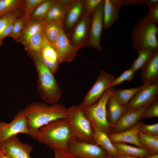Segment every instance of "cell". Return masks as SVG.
Returning <instances> with one entry per match:
<instances>
[{
  "mask_svg": "<svg viewBox=\"0 0 158 158\" xmlns=\"http://www.w3.org/2000/svg\"><path fill=\"white\" fill-rule=\"evenodd\" d=\"M29 135L54 151H67L70 142L74 138L67 118L53 121Z\"/></svg>",
  "mask_w": 158,
  "mask_h": 158,
  "instance_id": "6da1fadb",
  "label": "cell"
},
{
  "mask_svg": "<svg viewBox=\"0 0 158 158\" xmlns=\"http://www.w3.org/2000/svg\"><path fill=\"white\" fill-rule=\"evenodd\" d=\"M24 110L27 118L29 135L53 121L67 118V108L61 104L48 105L36 102L27 105Z\"/></svg>",
  "mask_w": 158,
  "mask_h": 158,
  "instance_id": "7a4b0ae2",
  "label": "cell"
},
{
  "mask_svg": "<svg viewBox=\"0 0 158 158\" xmlns=\"http://www.w3.org/2000/svg\"><path fill=\"white\" fill-rule=\"evenodd\" d=\"M35 66L37 75V89L42 100L49 104L57 103L61 90L54 74L45 65L38 54H28Z\"/></svg>",
  "mask_w": 158,
  "mask_h": 158,
  "instance_id": "3957f363",
  "label": "cell"
},
{
  "mask_svg": "<svg viewBox=\"0 0 158 158\" xmlns=\"http://www.w3.org/2000/svg\"><path fill=\"white\" fill-rule=\"evenodd\" d=\"M158 27L146 14L134 27L131 35L132 45L137 52L145 49H158Z\"/></svg>",
  "mask_w": 158,
  "mask_h": 158,
  "instance_id": "277c9868",
  "label": "cell"
},
{
  "mask_svg": "<svg viewBox=\"0 0 158 158\" xmlns=\"http://www.w3.org/2000/svg\"><path fill=\"white\" fill-rule=\"evenodd\" d=\"M111 94L109 88L96 103L89 106L81 107L91 125L107 134L111 133V126L108 120L106 110L107 102Z\"/></svg>",
  "mask_w": 158,
  "mask_h": 158,
  "instance_id": "5b68a950",
  "label": "cell"
},
{
  "mask_svg": "<svg viewBox=\"0 0 158 158\" xmlns=\"http://www.w3.org/2000/svg\"><path fill=\"white\" fill-rule=\"evenodd\" d=\"M67 118L71 126L74 138L94 143L92 125L79 105L67 108Z\"/></svg>",
  "mask_w": 158,
  "mask_h": 158,
  "instance_id": "8992f818",
  "label": "cell"
},
{
  "mask_svg": "<svg viewBox=\"0 0 158 158\" xmlns=\"http://www.w3.org/2000/svg\"><path fill=\"white\" fill-rule=\"evenodd\" d=\"M67 152L78 158H109V156L95 143L74 138L70 142Z\"/></svg>",
  "mask_w": 158,
  "mask_h": 158,
  "instance_id": "52a82bcc",
  "label": "cell"
},
{
  "mask_svg": "<svg viewBox=\"0 0 158 158\" xmlns=\"http://www.w3.org/2000/svg\"><path fill=\"white\" fill-rule=\"evenodd\" d=\"M114 76L104 71H101L94 85L79 105L81 108L90 106L97 102L104 93L110 87Z\"/></svg>",
  "mask_w": 158,
  "mask_h": 158,
  "instance_id": "ba28073f",
  "label": "cell"
},
{
  "mask_svg": "<svg viewBox=\"0 0 158 158\" xmlns=\"http://www.w3.org/2000/svg\"><path fill=\"white\" fill-rule=\"evenodd\" d=\"M20 133L29 134L24 109L18 111L10 122H0V145L8 139Z\"/></svg>",
  "mask_w": 158,
  "mask_h": 158,
  "instance_id": "9c48e42d",
  "label": "cell"
},
{
  "mask_svg": "<svg viewBox=\"0 0 158 158\" xmlns=\"http://www.w3.org/2000/svg\"><path fill=\"white\" fill-rule=\"evenodd\" d=\"M158 99V81L143 84V87L125 106L126 111L136 109L150 104Z\"/></svg>",
  "mask_w": 158,
  "mask_h": 158,
  "instance_id": "30bf717a",
  "label": "cell"
},
{
  "mask_svg": "<svg viewBox=\"0 0 158 158\" xmlns=\"http://www.w3.org/2000/svg\"><path fill=\"white\" fill-rule=\"evenodd\" d=\"M104 0L95 9L91 14L89 37L86 46L101 51V35L103 26V11Z\"/></svg>",
  "mask_w": 158,
  "mask_h": 158,
  "instance_id": "8fae6325",
  "label": "cell"
},
{
  "mask_svg": "<svg viewBox=\"0 0 158 158\" xmlns=\"http://www.w3.org/2000/svg\"><path fill=\"white\" fill-rule=\"evenodd\" d=\"M91 15L86 11L81 18L67 33L72 44L80 49L86 46L89 35Z\"/></svg>",
  "mask_w": 158,
  "mask_h": 158,
  "instance_id": "7c38bea8",
  "label": "cell"
},
{
  "mask_svg": "<svg viewBox=\"0 0 158 158\" xmlns=\"http://www.w3.org/2000/svg\"><path fill=\"white\" fill-rule=\"evenodd\" d=\"M32 146L22 142L17 135L7 140L0 145V151L11 158H31Z\"/></svg>",
  "mask_w": 158,
  "mask_h": 158,
  "instance_id": "4fadbf2b",
  "label": "cell"
},
{
  "mask_svg": "<svg viewBox=\"0 0 158 158\" xmlns=\"http://www.w3.org/2000/svg\"><path fill=\"white\" fill-rule=\"evenodd\" d=\"M53 45L57 54L60 63L71 62L80 49L72 44L63 27Z\"/></svg>",
  "mask_w": 158,
  "mask_h": 158,
  "instance_id": "5bb4252c",
  "label": "cell"
},
{
  "mask_svg": "<svg viewBox=\"0 0 158 158\" xmlns=\"http://www.w3.org/2000/svg\"><path fill=\"white\" fill-rule=\"evenodd\" d=\"M150 104L126 112L114 124L111 126V133L122 132L133 127L140 121L142 114Z\"/></svg>",
  "mask_w": 158,
  "mask_h": 158,
  "instance_id": "9a60e30c",
  "label": "cell"
},
{
  "mask_svg": "<svg viewBox=\"0 0 158 158\" xmlns=\"http://www.w3.org/2000/svg\"><path fill=\"white\" fill-rule=\"evenodd\" d=\"M85 12V0H73L63 21V28L67 33L71 30Z\"/></svg>",
  "mask_w": 158,
  "mask_h": 158,
  "instance_id": "2e32d148",
  "label": "cell"
},
{
  "mask_svg": "<svg viewBox=\"0 0 158 158\" xmlns=\"http://www.w3.org/2000/svg\"><path fill=\"white\" fill-rule=\"evenodd\" d=\"M141 122L139 121L133 127L125 131L116 133L108 134V135L112 143H128L135 146L143 147L139 141L138 137Z\"/></svg>",
  "mask_w": 158,
  "mask_h": 158,
  "instance_id": "e0dca14e",
  "label": "cell"
},
{
  "mask_svg": "<svg viewBox=\"0 0 158 158\" xmlns=\"http://www.w3.org/2000/svg\"><path fill=\"white\" fill-rule=\"evenodd\" d=\"M140 75L143 84L158 81V49L141 68Z\"/></svg>",
  "mask_w": 158,
  "mask_h": 158,
  "instance_id": "ac0fdd59",
  "label": "cell"
},
{
  "mask_svg": "<svg viewBox=\"0 0 158 158\" xmlns=\"http://www.w3.org/2000/svg\"><path fill=\"white\" fill-rule=\"evenodd\" d=\"M38 54L45 65L54 74H56L60 63L53 45L48 42Z\"/></svg>",
  "mask_w": 158,
  "mask_h": 158,
  "instance_id": "d6986e66",
  "label": "cell"
},
{
  "mask_svg": "<svg viewBox=\"0 0 158 158\" xmlns=\"http://www.w3.org/2000/svg\"><path fill=\"white\" fill-rule=\"evenodd\" d=\"M72 1L71 0H55L43 21H63L68 9Z\"/></svg>",
  "mask_w": 158,
  "mask_h": 158,
  "instance_id": "ffe728a7",
  "label": "cell"
},
{
  "mask_svg": "<svg viewBox=\"0 0 158 158\" xmlns=\"http://www.w3.org/2000/svg\"><path fill=\"white\" fill-rule=\"evenodd\" d=\"M93 130L94 143L101 147L111 156H117L119 153L117 149L111 142L107 133L92 125Z\"/></svg>",
  "mask_w": 158,
  "mask_h": 158,
  "instance_id": "44dd1931",
  "label": "cell"
},
{
  "mask_svg": "<svg viewBox=\"0 0 158 158\" xmlns=\"http://www.w3.org/2000/svg\"><path fill=\"white\" fill-rule=\"evenodd\" d=\"M106 110L108 120L111 126L114 124L126 112L125 106L118 103L111 94L107 102Z\"/></svg>",
  "mask_w": 158,
  "mask_h": 158,
  "instance_id": "7402d4cb",
  "label": "cell"
},
{
  "mask_svg": "<svg viewBox=\"0 0 158 158\" xmlns=\"http://www.w3.org/2000/svg\"><path fill=\"white\" fill-rule=\"evenodd\" d=\"M120 9L111 0L104 1L103 11V26L106 30L110 28L117 20Z\"/></svg>",
  "mask_w": 158,
  "mask_h": 158,
  "instance_id": "603a6c76",
  "label": "cell"
},
{
  "mask_svg": "<svg viewBox=\"0 0 158 158\" xmlns=\"http://www.w3.org/2000/svg\"><path fill=\"white\" fill-rule=\"evenodd\" d=\"M113 143L118 150L119 154L142 158L153 154L145 147L134 146L122 142Z\"/></svg>",
  "mask_w": 158,
  "mask_h": 158,
  "instance_id": "cb8c5ba5",
  "label": "cell"
},
{
  "mask_svg": "<svg viewBox=\"0 0 158 158\" xmlns=\"http://www.w3.org/2000/svg\"><path fill=\"white\" fill-rule=\"evenodd\" d=\"M42 22L43 32L48 40L53 45L63 27V21Z\"/></svg>",
  "mask_w": 158,
  "mask_h": 158,
  "instance_id": "d4e9b609",
  "label": "cell"
},
{
  "mask_svg": "<svg viewBox=\"0 0 158 158\" xmlns=\"http://www.w3.org/2000/svg\"><path fill=\"white\" fill-rule=\"evenodd\" d=\"M43 29L42 21H30L25 26L17 41L21 42L25 47L33 35L37 32L43 31Z\"/></svg>",
  "mask_w": 158,
  "mask_h": 158,
  "instance_id": "484cf974",
  "label": "cell"
},
{
  "mask_svg": "<svg viewBox=\"0 0 158 158\" xmlns=\"http://www.w3.org/2000/svg\"><path fill=\"white\" fill-rule=\"evenodd\" d=\"M126 89L110 88L111 95L120 104L125 106L130 102L136 93L143 87Z\"/></svg>",
  "mask_w": 158,
  "mask_h": 158,
  "instance_id": "4316f807",
  "label": "cell"
},
{
  "mask_svg": "<svg viewBox=\"0 0 158 158\" xmlns=\"http://www.w3.org/2000/svg\"><path fill=\"white\" fill-rule=\"evenodd\" d=\"M48 42L43 31L38 32L31 37L25 49L28 54H38Z\"/></svg>",
  "mask_w": 158,
  "mask_h": 158,
  "instance_id": "83f0119b",
  "label": "cell"
},
{
  "mask_svg": "<svg viewBox=\"0 0 158 158\" xmlns=\"http://www.w3.org/2000/svg\"><path fill=\"white\" fill-rule=\"evenodd\" d=\"M55 0H44L35 8L30 17V21H43Z\"/></svg>",
  "mask_w": 158,
  "mask_h": 158,
  "instance_id": "f1b7e54d",
  "label": "cell"
},
{
  "mask_svg": "<svg viewBox=\"0 0 158 158\" xmlns=\"http://www.w3.org/2000/svg\"><path fill=\"white\" fill-rule=\"evenodd\" d=\"M138 137L140 142L144 147L149 149L153 154H158V135L140 132Z\"/></svg>",
  "mask_w": 158,
  "mask_h": 158,
  "instance_id": "f546056e",
  "label": "cell"
},
{
  "mask_svg": "<svg viewBox=\"0 0 158 158\" xmlns=\"http://www.w3.org/2000/svg\"><path fill=\"white\" fill-rule=\"evenodd\" d=\"M25 0H0V17L16 10L23 8Z\"/></svg>",
  "mask_w": 158,
  "mask_h": 158,
  "instance_id": "4dcf8cb0",
  "label": "cell"
},
{
  "mask_svg": "<svg viewBox=\"0 0 158 158\" xmlns=\"http://www.w3.org/2000/svg\"><path fill=\"white\" fill-rule=\"evenodd\" d=\"M23 11V8L18 9L0 17V47L2 44L1 36L4 29L9 23L22 17Z\"/></svg>",
  "mask_w": 158,
  "mask_h": 158,
  "instance_id": "1f68e13d",
  "label": "cell"
},
{
  "mask_svg": "<svg viewBox=\"0 0 158 158\" xmlns=\"http://www.w3.org/2000/svg\"><path fill=\"white\" fill-rule=\"evenodd\" d=\"M155 50L147 48L140 51L138 52V57L134 61L130 68L135 72L141 69L150 59Z\"/></svg>",
  "mask_w": 158,
  "mask_h": 158,
  "instance_id": "d6a6232c",
  "label": "cell"
},
{
  "mask_svg": "<svg viewBox=\"0 0 158 158\" xmlns=\"http://www.w3.org/2000/svg\"><path fill=\"white\" fill-rule=\"evenodd\" d=\"M44 0H25L24 13L22 16L25 26L30 21V17L36 6Z\"/></svg>",
  "mask_w": 158,
  "mask_h": 158,
  "instance_id": "836d02e7",
  "label": "cell"
},
{
  "mask_svg": "<svg viewBox=\"0 0 158 158\" xmlns=\"http://www.w3.org/2000/svg\"><path fill=\"white\" fill-rule=\"evenodd\" d=\"M135 73L131 68L124 71L118 77L114 78L113 80L110 88L114 87L116 86L119 85L125 81H129L132 80Z\"/></svg>",
  "mask_w": 158,
  "mask_h": 158,
  "instance_id": "e575fe53",
  "label": "cell"
},
{
  "mask_svg": "<svg viewBox=\"0 0 158 158\" xmlns=\"http://www.w3.org/2000/svg\"><path fill=\"white\" fill-rule=\"evenodd\" d=\"M24 27L22 16L17 19L14 22L12 32L10 36L16 41H17Z\"/></svg>",
  "mask_w": 158,
  "mask_h": 158,
  "instance_id": "d590c367",
  "label": "cell"
},
{
  "mask_svg": "<svg viewBox=\"0 0 158 158\" xmlns=\"http://www.w3.org/2000/svg\"><path fill=\"white\" fill-rule=\"evenodd\" d=\"M158 100L151 103L142 114L141 119L147 118L158 117Z\"/></svg>",
  "mask_w": 158,
  "mask_h": 158,
  "instance_id": "8d00e7d4",
  "label": "cell"
},
{
  "mask_svg": "<svg viewBox=\"0 0 158 158\" xmlns=\"http://www.w3.org/2000/svg\"><path fill=\"white\" fill-rule=\"evenodd\" d=\"M140 131L146 134L158 135V123L148 125L142 122Z\"/></svg>",
  "mask_w": 158,
  "mask_h": 158,
  "instance_id": "74e56055",
  "label": "cell"
},
{
  "mask_svg": "<svg viewBox=\"0 0 158 158\" xmlns=\"http://www.w3.org/2000/svg\"><path fill=\"white\" fill-rule=\"evenodd\" d=\"M151 20L156 25H158V4L149 8L146 14Z\"/></svg>",
  "mask_w": 158,
  "mask_h": 158,
  "instance_id": "f35d334b",
  "label": "cell"
},
{
  "mask_svg": "<svg viewBox=\"0 0 158 158\" xmlns=\"http://www.w3.org/2000/svg\"><path fill=\"white\" fill-rule=\"evenodd\" d=\"M102 1V0H85L86 11L91 15Z\"/></svg>",
  "mask_w": 158,
  "mask_h": 158,
  "instance_id": "ab89813d",
  "label": "cell"
},
{
  "mask_svg": "<svg viewBox=\"0 0 158 158\" xmlns=\"http://www.w3.org/2000/svg\"><path fill=\"white\" fill-rule=\"evenodd\" d=\"M113 3L119 9L124 5H134L139 4H144V0H111Z\"/></svg>",
  "mask_w": 158,
  "mask_h": 158,
  "instance_id": "60d3db41",
  "label": "cell"
},
{
  "mask_svg": "<svg viewBox=\"0 0 158 158\" xmlns=\"http://www.w3.org/2000/svg\"><path fill=\"white\" fill-rule=\"evenodd\" d=\"M54 158H78L67 151H54Z\"/></svg>",
  "mask_w": 158,
  "mask_h": 158,
  "instance_id": "b9f144b4",
  "label": "cell"
},
{
  "mask_svg": "<svg viewBox=\"0 0 158 158\" xmlns=\"http://www.w3.org/2000/svg\"><path fill=\"white\" fill-rule=\"evenodd\" d=\"M15 21L9 23L4 29L1 36L2 40L6 37L10 36L12 32L13 25Z\"/></svg>",
  "mask_w": 158,
  "mask_h": 158,
  "instance_id": "7bdbcfd3",
  "label": "cell"
},
{
  "mask_svg": "<svg viewBox=\"0 0 158 158\" xmlns=\"http://www.w3.org/2000/svg\"><path fill=\"white\" fill-rule=\"evenodd\" d=\"M145 4L149 8L158 4V0H145Z\"/></svg>",
  "mask_w": 158,
  "mask_h": 158,
  "instance_id": "ee69618b",
  "label": "cell"
},
{
  "mask_svg": "<svg viewBox=\"0 0 158 158\" xmlns=\"http://www.w3.org/2000/svg\"><path fill=\"white\" fill-rule=\"evenodd\" d=\"M142 158H158V154H152Z\"/></svg>",
  "mask_w": 158,
  "mask_h": 158,
  "instance_id": "f6af8a7d",
  "label": "cell"
},
{
  "mask_svg": "<svg viewBox=\"0 0 158 158\" xmlns=\"http://www.w3.org/2000/svg\"><path fill=\"white\" fill-rule=\"evenodd\" d=\"M117 156L119 158H139L138 157L128 156L120 154H119Z\"/></svg>",
  "mask_w": 158,
  "mask_h": 158,
  "instance_id": "bcb514c9",
  "label": "cell"
},
{
  "mask_svg": "<svg viewBox=\"0 0 158 158\" xmlns=\"http://www.w3.org/2000/svg\"><path fill=\"white\" fill-rule=\"evenodd\" d=\"M0 158H11L5 155L2 152L0 151Z\"/></svg>",
  "mask_w": 158,
  "mask_h": 158,
  "instance_id": "7dc6e473",
  "label": "cell"
},
{
  "mask_svg": "<svg viewBox=\"0 0 158 158\" xmlns=\"http://www.w3.org/2000/svg\"><path fill=\"white\" fill-rule=\"evenodd\" d=\"M109 158H119L118 156L114 157V156H109Z\"/></svg>",
  "mask_w": 158,
  "mask_h": 158,
  "instance_id": "c3c4849f",
  "label": "cell"
}]
</instances>
